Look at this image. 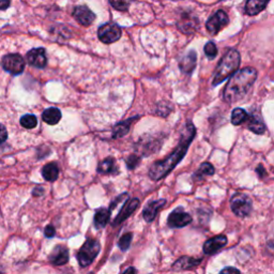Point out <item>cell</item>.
<instances>
[{"mask_svg": "<svg viewBox=\"0 0 274 274\" xmlns=\"http://www.w3.org/2000/svg\"><path fill=\"white\" fill-rule=\"evenodd\" d=\"M42 176L45 180L47 181H55L58 179L59 176V167L55 162L46 164L42 170Z\"/></svg>", "mask_w": 274, "mask_h": 274, "instance_id": "cell-20", "label": "cell"}, {"mask_svg": "<svg viewBox=\"0 0 274 274\" xmlns=\"http://www.w3.org/2000/svg\"><path fill=\"white\" fill-rule=\"evenodd\" d=\"M214 167L210 164V163H202L199 168L196 171L195 175H194V179L197 181H200L202 179H205L206 177L208 176H212L214 175Z\"/></svg>", "mask_w": 274, "mask_h": 274, "instance_id": "cell-24", "label": "cell"}, {"mask_svg": "<svg viewBox=\"0 0 274 274\" xmlns=\"http://www.w3.org/2000/svg\"><path fill=\"white\" fill-rule=\"evenodd\" d=\"M100 251V243L94 239H88L84 245L81 246L79 252L77 254L78 263L81 267L89 266L93 259L97 257Z\"/></svg>", "mask_w": 274, "mask_h": 274, "instance_id": "cell-4", "label": "cell"}, {"mask_svg": "<svg viewBox=\"0 0 274 274\" xmlns=\"http://www.w3.org/2000/svg\"><path fill=\"white\" fill-rule=\"evenodd\" d=\"M196 62H197V55L194 51H191L181 59L179 66L182 72L189 74V73H192L193 70L195 69Z\"/></svg>", "mask_w": 274, "mask_h": 274, "instance_id": "cell-16", "label": "cell"}, {"mask_svg": "<svg viewBox=\"0 0 274 274\" xmlns=\"http://www.w3.org/2000/svg\"><path fill=\"white\" fill-rule=\"evenodd\" d=\"M43 193H44V189L41 186L40 187H35L34 191H33V195L34 196H41Z\"/></svg>", "mask_w": 274, "mask_h": 274, "instance_id": "cell-37", "label": "cell"}, {"mask_svg": "<svg viewBox=\"0 0 274 274\" xmlns=\"http://www.w3.org/2000/svg\"><path fill=\"white\" fill-rule=\"evenodd\" d=\"M229 24V17L223 10H219L216 12L207 22L206 27L210 33L213 35L218 34L224 27H226Z\"/></svg>", "mask_w": 274, "mask_h": 274, "instance_id": "cell-8", "label": "cell"}, {"mask_svg": "<svg viewBox=\"0 0 274 274\" xmlns=\"http://www.w3.org/2000/svg\"><path fill=\"white\" fill-rule=\"evenodd\" d=\"M20 124L25 129H33L38 125V119L32 114L24 115L20 118Z\"/></svg>", "mask_w": 274, "mask_h": 274, "instance_id": "cell-28", "label": "cell"}, {"mask_svg": "<svg viewBox=\"0 0 274 274\" xmlns=\"http://www.w3.org/2000/svg\"><path fill=\"white\" fill-rule=\"evenodd\" d=\"M7 137H8L7 129L3 124H0V145L7 140Z\"/></svg>", "mask_w": 274, "mask_h": 274, "instance_id": "cell-33", "label": "cell"}, {"mask_svg": "<svg viewBox=\"0 0 274 274\" xmlns=\"http://www.w3.org/2000/svg\"><path fill=\"white\" fill-rule=\"evenodd\" d=\"M123 274H136V270L134 268H129Z\"/></svg>", "mask_w": 274, "mask_h": 274, "instance_id": "cell-39", "label": "cell"}, {"mask_svg": "<svg viewBox=\"0 0 274 274\" xmlns=\"http://www.w3.org/2000/svg\"><path fill=\"white\" fill-rule=\"evenodd\" d=\"M205 54L206 56L209 58V59H213L216 58L217 55H218V47L217 45L214 44L213 42H208L206 45H205Z\"/></svg>", "mask_w": 274, "mask_h": 274, "instance_id": "cell-30", "label": "cell"}, {"mask_svg": "<svg viewBox=\"0 0 274 274\" xmlns=\"http://www.w3.org/2000/svg\"><path fill=\"white\" fill-rule=\"evenodd\" d=\"M257 79V71L254 68H245L233 75L226 85L223 97L224 100L231 104L242 100Z\"/></svg>", "mask_w": 274, "mask_h": 274, "instance_id": "cell-2", "label": "cell"}, {"mask_svg": "<svg viewBox=\"0 0 274 274\" xmlns=\"http://www.w3.org/2000/svg\"><path fill=\"white\" fill-rule=\"evenodd\" d=\"M139 161H140V158L135 156V154H132V156H130L127 160V165H128V167L130 170H135L138 164H139Z\"/></svg>", "mask_w": 274, "mask_h": 274, "instance_id": "cell-31", "label": "cell"}, {"mask_svg": "<svg viewBox=\"0 0 274 274\" xmlns=\"http://www.w3.org/2000/svg\"><path fill=\"white\" fill-rule=\"evenodd\" d=\"M268 6L267 2H260V0H248L245 5V13L249 16L259 14L261 11Z\"/></svg>", "mask_w": 274, "mask_h": 274, "instance_id": "cell-19", "label": "cell"}, {"mask_svg": "<svg viewBox=\"0 0 274 274\" xmlns=\"http://www.w3.org/2000/svg\"><path fill=\"white\" fill-rule=\"evenodd\" d=\"M220 274H240V271L237 270L236 268H233V267H227L223 269Z\"/></svg>", "mask_w": 274, "mask_h": 274, "instance_id": "cell-34", "label": "cell"}, {"mask_svg": "<svg viewBox=\"0 0 274 274\" xmlns=\"http://www.w3.org/2000/svg\"><path fill=\"white\" fill-rule=\"evenodd\" d=\"M44 234H45V236H46L47 238H52V237H54V236H55V234H56V230H55V228L53 227L52 225H49V226H47V227L45 228V231H44Z\"/></svg>", "mask_w": 274, "mask_h": 274, "instance_id": "cell-35", "label": "cell"}, {"mask_svg": "<svg viewBox=\"0 0 274 274\" xmlns=\"http://www.w3.org/2000/svg\"><path fill=\"white\" fill-rule=\"evenodd\" d=\"M73 17L82 26H90L95 19L93 12L87 6H76L73 9Z\"/></svg>", "mask_w": 274, "mask_h": 274, "instance_id": "cell-10", "label": "cell"}, {"mask_svg": "<svg viewBox=\"0 0 274 274\" xmlns=\"http://www.w3.org/2000/svg\"><path fill=\"white\" fill-rule=\"evenodd\" d=\"M241 64V57L239 52L236 50H229L222 57L219 62L216 72L213 74L212 85L218 86L225 79H227L231 75L237 73V70L239 69Z\"/></svg>", "mask_w": 274, "mask_h": 274, "instance_id": "cell-3", "label": "cell"}, {"mask_svg": "<svg viewBox=\"0 0 274 274\" xmlns=\"http://www.w3.org/2000/svg\"><path fill=\"white\" fill-rule=\"evenodd\" d=\"M10 6L9 0H0V10H6Z\"/></svg>", "mask_w": 274, "mask_h": 274, "instance_id": "cell-36", "label": "cell"}, {"mask_svg": "<svg viewBox=\"0 0 274 274\" xmlns=\"http://www.w3.org/2000/svg\"><path fill=\"white\" fill-rule=\"evenodd\" d=\"M50 259L52 263L54 265H57V266H61V265H65L68 263L69 260V251L68 248L62 246V245H58L56 246L53 252L50 256Z\"/></svg>", "mask_w": 274, "mask_h": 274, "instance_id": "cell-15", "label": "cell"}, {"mask_svg": "<svg viewBox=\"0 0 274 274\" xmlns=\"http://www.w3.org/2000/svg\"><path fill=\"white\" fill-rule=\"evenodd\" d=\"M98 173L100 174H115L117 173V167L115 160L113 158H107L103 160L98 166Z\"/></svg>", "mask_w": 274, "mask_h": 274, "instance_id": "cell-25", "label": "cell"}, {"mask_svg": "<svg viewBox=\"0 0 274 274\" xmlns=\"http://www.w3.org/2000/svg\"><path fill=\"white\" fill-rule=\"evenodd\" d=\"M178 25H179L178 26L179 29H181L185 33H188L196 27V25H198V19L192 16H183Z\"/></svg>", "mask_w": 274, "mask_h": 274, "instance_id": "cell-26", "label": "cell"}, {"mask_svg": "<svg viewBox=\"0 0 274 274\" xmlns=\"http://www.w3.org/2000/svg\"><path fill=\"white\" fill-rule=\"evenodd\" d=\"M165 204H166V200L165 199H159V200L150 201L149 204L145 207L144 212H142V216H144V219L148 223L152 222L154 219H156L157 214L160 211V209L163 208V206Z\"/></svg>", "mask_w": 274, "mask_h": 274, "instance_id": "cell-13", "label": "cell"}, {"mask_svg": "<svg viewBox=\"0 0 274 274\" xmlns=\"http://www.w3.org/2000/svg\"><path fill=\"white\" fill-rule=\"evenodd\" d=\"M256 173L259 175V177H260V178H263V175H265V174H266V171L264 170L263 165H259V166H258V167L256 168Z\"/></svg>", "mask_w": 274, "mask_h": 274, "instance_id": "cell-38", "label": "cell"}, {"mask_svg": "<svg viewBox=\"0 0 274 274\" xmlns=\"http://www.w3.org/2000/svg\"><path fill=\"white\" fill-rule=\"evenodd\" d=\"M192 222V217L188 213L184 212L182 208L174 210L168 217L167 224L172 228H181Z\"/></svg>", "mask_w": 274, "mask_h": 274, "instance_id": "cell-9", "label": "cell"}, {"mask_svg": "<svg viewBox=\"0 0 274 274\" xmlns=\"http://www.w3.org/2000/svg\"><path fill=\"white\" fill-rule=\"evenodd\" d=\"M139 206V200L137 198L130 200L129 202L123 206V208L121 209V211L119 212L118 217L115 219L114 221V225H119L120 223H122L124 220H127L131 214H132Z\"/></svg>", "mask_w": 274, "mask_h": 274, "instance_id": "cell-14", "label": "cell"}, {"mask_svg": "<svg viewBox=\"0 0 274 274\" xmlns=\"http://www.w3.org/2000/svg\"><path fill=\"white\" fill-rule=\"evenodd\" d=\"M111 218V210H107L105 208L99 209L95 212L94 216V226L97 228H103L109 223Z\"/></svg>", "mask_w": 274, "mask_h": 274, "instance_id": "cell-23", "label": "cell"}, {"mask_svg": "<svg viewBox=\"0 0 274 274\" xmlns=\"http://www.w3.org/2000/svg\"><path fill=\"white\" fill-rule=\"evenodd\" d=\"M42 119L47 124H57L61 119V112L56 109V107H50V109H47L43 112Z\"/></svg>", "mask_w": 274, "mask_h": 274, "instance_id": "cell-18", "label": "cell"}, {"mask_svg": "<svg viewBox=\"0 0 274 274\" xmlns=\"http://www.w3.org/2000/svg\"><path fill=\"white\" fill-rule=\"evenodd\" d=\"M196 135V129L192 122H187L185 128L181 134V139L178 144L177 148L170 154L167 158H165L162 161H158L154 163L150 170L149 176L152 180L159 181L165 176H167L175 167L180 163V161L184 158L186 154L191 142L193 141Z\"/></svg>", "mask_w": 274, "mask_h": 274, "instance_id": "cell-1", "label": "cell"}, {"mask_svg": "<svg viewBox=\"0 0 274 274\" xmlns=\"http://www.w3.org/2000/svg\"><path fill=\"white\" fill-rule=\"evenodd\" d=\"M230 207L237 217L245 218L252 212V199L246 194H235L230 200Z\"/></svg>", "mask_w": 274, "mask_h": 274, "instance_id": "cell-5", "label": "cell"}, {"mask_svg": "<svg viewBox=\"0 0 274 274\" xmlns=\"http://www.w3.org/2000/svg\"><path fill=\"white\" fill-rule=\"evenodd\" d=\"M247 129L252 131L253 133L261 135L266 132V125L260 120V119L255 115H248L247 118Z\"/></svg>", "mask_w": 274, "mask_h": 274, "instance_id": "cell-17", "label": "cell"}, {"mask_svg": "<svg viewBox=\"0 0 274 274\" xmlns=\"http://www.w3.org/2000/svg\"><path fill=\"white\" fill-rule=\"evenodd\" d=\"M2 66L6 72L12 75H18L25 69V60L19 54H8L3 58Z\"/></svg>", "mask_w": 274, "mask_h": 274, "instance_id": "cell-7", "label": "cell"}, {"mask_svg": "<svg viewBox=\"0 0 274 274\" xmlns=\"http://www.w3.org/2000/svg\"><path fill=\"white\" fill-rule=\"evenodd\" d=\"M136 118H130L125 121H122L120 123H118L117 125H115V128L113 129V137L114 138H120L123 137L124 135H127L130 131L131 124L134 122Z\"/></svg>", "mask_w": 274, "mask_h": 274, "instance_id": "cell-21", "label": "cell"}, {"mask_svg": "<svg viewBox=\"0 0 274 274\" xmlns=\"http://www.w3.org/2000/svg\"><path fill=\"white\" fill-rule=\"evenodd\" d=\"M226 244H227V238L224 235H220L214 238H211L204 244V252L208 255L214 254L219 252L221 248H223Z\"/></svg>", "mask_w": 274, "mask_h": 274, "instance_id": "cell-12", "label": "cell"}, {"mask_svg": "<svg viewBox=\"0 0 274 274\" xmlns=\"http://www.w3.org/2000/svg\"><path fill=\"white\" fill-rule=\"evenodd\" d=\"M201 259H195L192 257H182L180 259H178L176 261V264L174 265V269L176 270H187L192 269L200 264Z\"/></svg>", "mask_w": 274, "mask_h": 274, "instance_id": "cell-22", "label": "cell"}, {"mask_svg": "<svg viewBox=\"0 0 274 274\" xmlns=\"http://www.w3.org/2000/svg\"><path fill=\"white\" fill-rule=\"evenodd\" d=\"M98 37L101 42L112 44L121 38V28L115 23H106L98 29Z\"/></svg>", "mask_w": 274, "mask_h": 274, "instance_id": "cell-6", "label": "cell"}, {"mask_svg": "<svg viewBox=\"0 0 274 274\" xmlns=\"http://www.w3.org/2000/svg\"><path fill=\"white\" fill-rule=\"evenodd\" d=\"M132 237H133L132 234L128 233L120 238V240H119L118 242V245L122 249V251H127V249L130 247L131 242H132Z\"/></svg>", "mask_w": 274, "mask_h": 274, "instance_id": "cell-29", "label": "cell"}, {"mask_svg": "<svg viewBox=\"0 0 274 274\" xmlns=\"http://www.w3.org/2000/svg\"><path fill=\"white\" fill-rule=\"evenodd\" d=\"M111 6H113L115 9L117 10H120V11H127L129 6L131 5V3L129 2H110Z\"/></svg>", "mask_w": 274, "mask_h": 274, "instance_id": "cell-32", "label": "cell"}, {"mask_svg": "<svg viewBox=\"0 0 274 274\" xmlns=\"http://www.w3.org/2000/svg\"><path fill=\"white\" fill-rule=\"evenodd\" d=\"M27 61L30 66L35 67L38 69H43L47 65V57L46 51L43 47H38V49H32L27 53Z\"/></svg>", "mask_w": 274, "mask_h": 274, "instance_id": "cell-11", "label": "cell"}, {"mask_svg": "<svg viewBox=\"0 0 274 274\" xmlns=\"http://www.w3.org/2000/svg\"><path fill=\"white\" fill-rule=\"evenodd\" d=\"M248 115L242 109H235L231 113V123L234 125H240L243 122L247 121Z\"/></svg>", "mask_w": 274, "mask_h": 274, "instance_id": "cell-27", "label": "cell"}]
</instances>
